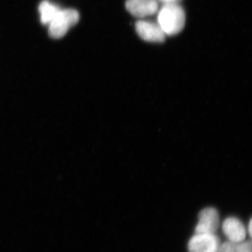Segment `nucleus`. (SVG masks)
Returning a JSON list of instances; mask_svg holds the SVG:
<instances>
[{
	"instance_id": "obj_1",
	"label": "nucleus",
	"mask_w": 252,
	"mask_h": 252,
	"mask_svg": "<svg viewBox=\"0 0 252 252\" xmlns=\"http://www.w3.org/2000/svg\"><path fill=\"white\" fill-rule=\"evenodd\" d=\"M157 13V23L165 35H175L185 27V10L178 3L163 4Z\"/></svg>"
},
{
	"instance_id": "obj_2",
	"label": "nucleus",
	"mask_w": 252,
	"mask_h": 252,
	"mask_svg": "<svg viewBox=\"0 0 252 252\" xmlns=\"http://www.w3.org/2000/svg\"><path fill=\"white\" fill-rule=\"evenodd\" d=\"M79 20V14L77 10L60 9L49 24V36L54 39L63 37L71 28L77 24Z\"/></svg>"
},
{
	"instance_id": "obj_3",
	"label": "nucleus",
	"mask_w": 252,
	"mask_h": 252,
	"mask_svg": "<svg viewBox=\"0 0 252 252\" xmlns=\"http://www.w3.org/2000/svg\"><path fill=\"white\" fill-rule=\"evenodd\" d=\"M220 243L215 233H195L189 240V252H218Z\"/></svg>"
},
{
	"instance_id": "obj_4",
	"label": "nucleus",
	"mask_w": 252,
	"mask_h": 252,
	"mask_svg": "<svg viewBox=\"0 0 252 252\" xmlns=\"http://www.w3.org/2000/svg\"><path fill=\"white\" fill-rule=\"evenodd\" d=\"M135 30L142 39L149 42L161 43L166 36L158 23L147 20L137 21Z\"/></svg>"
},
{
	"instance_id": "obj_5",
	"label": "nucleus",
	"mask_w": 252,
	"mask_h": 252,
	"mask_svg": "<svg viewBox=\"0 0 252 252\" xmlns=\"http://www.w3.org/2000/svg\"><path fill=\"white\" fill-rule=\"evenodd\" d=\"M220 226V215L216 209H204L198 215L195 233H215Z\"/></svg>"
},
{
	"instance_id": "obj_6",
	"label": "nucleus",
	"mask_w": 252,
	"mask_h": 252,
	"mask_svg": "<svg viewBox=\"0 0 252 252\" xmlns=\"http://www.w3.org/2000/svg\"><path fill=\"white\" fill-rule=\"evenodd\" d=\"M126 7L128 12L138 18L153 16L159 9L157 0H127Z\"/></svg>"
},
{
	"instance_id": "obj_7",
	"label": "nucleus",
	"mask_w": 252,
	"mask_h": 252,
	"mask_svg": "<svg viewBox=\"0 0 252 252\" xmlns=\"http://www.w3.org/2000/svg\"><path fill=\"white\" fill-rule=\"evenodd\" d=\"M223 233L229 241L240 243L246 238V228L241 220L235 217H228L222 225Z\"/></svg>"
},
{
	"instance_id": "obj_8",
	"label": "nucleus",
	"mask_w": 252,
	"mask_h": 252,
	"mask_svg": "<svg viewBox=\"0 0 252 252\" xmlns=\"http://www.w3.org/2000/svg\"><path fill=\"white\" fill-rule=\"evenodd\" d=\"M59 6L49 1H43L39 4V11L40 13L41 22L43 24L49 25L60 11Z\"/></svg>"
},
{
	"instance_id": "obj_9",
	"label": "nucleus",
	"mask_w": 252,
	"mask_h": 252,
	"mask_svg": "<svg viewBox=\"0 0 252 252\" xmlns=\"http://www.w3.org/2000/svg\"><path fill=\"white\" fill-rule=\"evenodd\" d=\"M218 252H252L251 241H242L240 243L225 242L220 244Z\"/></svg>"
},
{
	"instance_id": "obj_10",
	"label": "nucleus",
	"mask_w": 252,
	"mask_h": 252,
	"mask_svg": "<svg viewBox=\"0 0 252 252\" xmlns=\"http://www.w3.org/2000/svg\"><path fill=\"white\" fill-rule=\"evenodd\" d=\"M157 1H160L162 4H172V3H178L180 0H157Z\"/></svg>"
},
{
	"instance_id": "obj_11",
	"label": "nucleus",
	"mask_w": 252,
	"mask_h": 252,
	"mask_svg": "<svg viewBox=\"0 0 252 252\" xmlns=\"http://www.w3.org/2000/svg\"><path fill=\"white\" fill-rule=\"evenodd\" d=\"M252 220H250V223H249V227H248V231L249 234H250V236L252 235Z\"/></svg>"
}]
</instances>
